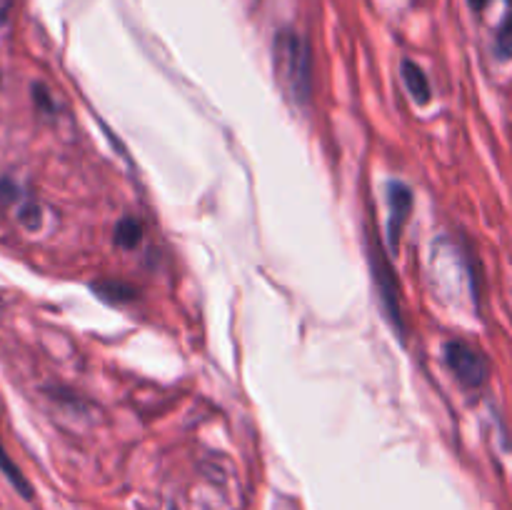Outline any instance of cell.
Listing matches in <instances>:
<instances>
[{
	"instance_id": "obj_7",
	"label": "cell",
	"mask_w": 512,
	"mask_h": 510,
	"mask_svg": "<svg viewBox=\"0 0 512 510\" xmlns=\"http://www.w3.org/2000/svg\"><path fill=\"white\" fill-rule=\"evenodd\" d=\"M93 290L103 300H110V303H128L138 295L135 288H130L128 283H120V280H100V283L93 285Z\"/></svg>"
},
{
	"instance_id": "obj_2",
	"label": "cell",
	"mask_w": 512,
	"mask_h": 510,
	"mask_svg": "<svg viewBox=\"0 0 512 510\" xmlns=\"http://www.w3.org/2000/svg\"><path fill=\"white\" fill-rule=\"evenodd\" d=\"M370 265H373V278H375V285H378L380 303H383L390 323L395 325V330H398V333H405L403 308H400L398 275H395L393 263L388 260V255H385L383 245H380L378 240H373V245H370Z\"/></svg>"
},
{
	"instance_id": "obj_11",
	"label": "cell",
	"mask_w": 512,
	"mask_h": 510,
	"mask_svg": "<svg viewBox=\"0 0 512 510\" xmlns=\"http://www.w3.org/2000/svg\"><path fill=\"white\" fill-rule=\"evenodd\" d=\"M33 98H35V105H38L40 110H45V113H53L55 110V103H53V98H50V93L45 85H40V83L33 85Z\"/></svg>"
},
{
	"instance_id": "obj_8",
	"label": "cell",
	"mask_w": 512,
	"mask_h": 510,
	"mask_svg": "<svg viewBox=\"0 0 512 510\" xmlns=\"http://www.w3.org/2000/svg\"><path fill=\"white\" fill-rule=\"evenodd\" d=\"M0 473H3L10 483H13V488L18 490L23 498H33V488H30V483L25 480V475L20 473L18 465L8 458V453H5L3 445H0Z\"/></svg>"
},
{
	"instance_id": "obj_4",
	"label": "cell",
	"mask_w": 512,
	"mask_h": 510,
	"mask_svg": "<svg viewBox=\"0 0 512 510\" xmlns=\"http://www.w3.org/2000/svg\"><path fill=\"white\" fill-rule=\"evenodd\" d=\"M388 208V240L390 248L398 250L405 223H408L410 213H413V190H410V185H405L403 180H393V183L388 185Z\"/></svg>"
},
{
	"instance_id": "obj_12",
	"label": "cell",
	"mask_w": 512,
	"mask_h": 510,
	"mask_svg": "<svg viewBox=\"0 0 512 510\" xmlns=\"http://www.w3.org/2000/svg\"><path fill=\"white\" fill-rule=\"evenodd\" d=\"M18 198H20L18 185L8 178L0 180V200H3V203H13V200H18Z\"/></svg>"
},
{
	"instance_id": "obj_1",
	"label": "cell",
	"mask_w": 512,
	"mask_h": 510,
	"mask_svg": "<svg viewBox=\"0 0 512 510\" xmlns=\"http://www.w3.org/2000/svg\"><path fill=\"white\" fill-rule=\"evenodd\" d=\"M273 65L280 83L298 103H308L313 95V55L308 43L295 30L283 28L273 40Z\"/></svg>"
},
{
	"instance_id": "obj_10",
	"label": "cell",
	"mask_w": 512,
	"mask_h": 510,
	"mask_svg": "<svg viewBox=\"0 0 512 510\" xmlns=\"http://www.w3.org/2000/svg\"><path fill=\"white\" fill-rule=\"evenodd\" d=\"M512 3V0H510ZM495 50H498V55L500 58H512V10H510V15L508 18H505V23H503V28L498 30V40H495Z\"/></svg>"
},
{
	"instance_id": "obj_3",
	"label": "cell",
	"mask_w": 512,
	"mask_h": 510,
	"mask_svg": "<svg viewBox=\"0 0 512 510\" xmlns=\"http://www.w3.org/2000/svg\"><path fill=\"white\" fill-rule=\"evenodd\" d=\"M445 363L453 370L458 383L470 390L483 388L485 380H488V360H485V355L480 350H475L465 340H448L445 343Z\"/></svg>"
},
{
	"instance_id": "obj_6",
	"label": "cell",
	"mask_w": 512,
	"mask_h": 510,
	"mask_svg": "<svg viewBox=\"0 0 512 510\" xmlns=\"http://www.w3.org/2000/svg\"><path fill=\"white\" fill-rule=\"evenodd\" d=\"M140 240H143V225H140V220L130 218V215L120 218L118 225H115V245L123 250H133L138 248Z\"/></svg>"
},
{
	"instance_id": "obj_5",
	"label": "cell",
	"mask_w": 512,
	"mask_h": 510,
	"mask_svg": "<svg viewBox=\"0 0 512 510\" xmlns=\"http://www.w3.org/2000/svg\"><path fill=\"white\" fill-rule=\"evenodd\" d=\"M400 75H403V83L405 88H408V93L413 95L420 105L430 103L433 90H430L428 75L423 73V68H420L418 63H413V60H403V65H400Z\"/></svg>"
},
{
	"instance_id": "obj_13",
	"label": "cell",
	"mask_w": 512,
	"mask_h": 510,
	"mask_svg": "<svg viewBox=\"0 0 512 510\" xmlns=\"http://www.w3.org/2000/svg\"><path fill=\"white\" fill-rule=\"evenodd\" d=\"M13 3L15 0H0V23H5L10 15V10H13Z\"/></svg>"
},
{
	"instance_id": "obj_14",
	"label": "cell",
	"mask_w": 512,
	"mask_h": 510,
	"mask_svg": "<svg viewBox=\"0 0 512 510\" xmlns=\"http://www.w3.org/2000/svg\"><path fill=\"white\" fill-rule=\"evenodd\" d=\"M468 3L473 10H485V5H488L490 0H468Z\"/></svg>"
},
{
	"instance_id": "obj_9",
	"label": "cell",
	"mask_w": 512,
	"mask_h": 510,
	"mask_svg": "<svg viewBox=\"0 0 512 510\" xmlns=\"http://www.w3.org/2000/svg\"><path fill=\"white\" fill-rule=\"evenodd\" d=\"M18 220L25 230H38L43 225V208L35 200L25 198L18 208Z\"/></svg>"
}]
</instances>
